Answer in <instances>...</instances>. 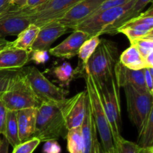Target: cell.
I'll use <instances>...</instances> for the list:
<instances>
[{"label": "cell", "mask_w": 153, "mask_h": 153, "mask_svg": "<svg viewBox=\"0 0 153 153\" xmlns=\"http://www.w3.org/2000/svg\"><path fill=\"white\" fill-rule=\"evenodd\" d=\"M119 61V49L115 42L100 39V42L88 61L85 74L102 85L114 76V68Z\"/></svg>", "instance_id": "cell-1"}, {"label": "cell", "mask_w": 153, "mask_h": 153, "mask_svg": "<svg viewBox=\"0 0 153 153\" xmlns=\"http://www.w3.org/2000/svg\"><path fill=\"white\" fill-rule=\"evenodd\" d=\"M63 104H41L37 108L33 136L38 138L41 142L66 138L68 130L61 111Z\"/></svg>", "instance_id": "cell-2"}, {"label": "cell", "mask_w": 153, "mask_h": 153, "mask_svg": "<svg viewBox=\"0 0 153 153\" xmlns=\"http://www.w3.org/2000/svg\"><path fill=\"white\" fill-rule=\"evenodd\" d=\"M86 82V92L91 106L93 118L97 131L100 138V146L107 153H115L114 144L110 124L102 102L98 87L94 78L85 74L84 76Z\"/></svg>", "instance_id": "cell-3"}, {"label": "cell", "mask_w": 153, "mask_h": 153, "mask_svg": "<svg viewBox=\"0 0 153 153\" xmlns=\"http://www.w3.org/2000/svg\"><path fill=\"white\" fill-rule=\"evenodd\" d=\"M7 110L17 111L25 108H38L41 103L33 92L23 70L16 75L7 89L0 96Z\"/></svg>", "instance_id": "cell-4"}, {"label": "cell", "mask_w": 153, "mask_h": 153, "mask_svg": "<svg viewBox=\"0 0 153 153\" xmlns=\"http://www.w3.org/2000/svg\"><path fill=\"white\" fill-rule=\"evenodd\" d=\"M97 83V82H96ZM102 102L110 124L113 140L121 136V108L120 87L115 76L111 78L102 85L97 84Z\"/></svg>", "instance_id": "cell-5"}, {"label": "cell", "mask_w": 153, "mask_h": 153, "mask_svg": "<svg viewBox=\"0 0 153 153\" xmlns=\"http://www.w3.org/2000/svg\"><path fill=\"white\" fill-rule=\"evenodd\" d=\"M22 70L41 104H60L67 100L66 96L68 92L52 83L36 67L29 66L22 68Z\"/></svg>", "instance_id": "cell-6"}, {"label": "cell", "mask_w": 153, "mask_h": 153, "mask_svg": "<svg viewBox=\"0 0 153 153\" xmlns=\"http://www.w3.org/2000/svg\"><path fill=\"white\" fill-rule=\"evenodd\" d=\"M123 88L125 91L128 117L139 133L153 109V95L147 90L131 85L125 86Z\"/></svg>", "instance_id": "cell-7"}, {"label": "cell", "mask_w": 153, "mask_h": 153, "mask_svg": "<svg viewBox=\"0 0 153 153\" xmlns=\"http://www.w3.org/2000/svg\"><path fill=\"white\" fill-rule=\"evenodd\" d=\"M81 1L82 0H49L34 8H19L22 13L29 18L31 23L40 28L46 24L58 20Z\"/></svg>", "instance_id": "cell-8"}, {"label": "cell", "mask_w": 153, "mask_h": 153, "mask_svg": "<svg viewBox=\"0 0 153 153\" xmlns=\"http://www.w3.org/2000/svg\"><path fill=\"white\" fill-rule=\"evenodd\" d=\"M134 1L135 0H131L123 5L111 8L94 13L73 30H80L89 34L91 37L100 36L105 28L114 23L132 6Z\"/></svg>", "instance_id": "cell-9"}, {"label": "cell", "mask_w": 153, "mask_h": 153, "mask_svg": "<svg viewBox=\"0 0 153 153\" xmlns=\"http://www.w3.org/2000/svg\"><path fill=\"white\" fill-rule=\"evenodd\" d=\"M117 33H123L129 40L153 36L152 5L147 10L142 12L120 27Z\"/></svg>", "instance_id": "cell-10"}, {"label": "cell", "mask_w": 153, "mask_h": 153, "mask_svg": "<svg viewBox=\"0 0 153 153\" xmlns=\"http://www.w3.org/2000/svg\"><path fill=\"white\" fill-rule=\"evenodd\" d=\"M87 92L82 91L64 102L61 106L63 116L67 130L82 125L87 105Z\"/></svg>", "instance_id": "cell-11"}, {"label": "cell", "mask_w": 153, "mask_h": 153, "mask_svg": "<svg viewBox=\"0 0 153 153\" xmlns=\"http://www.w3.org/2000/svg\"><path fill=\"white\" fill-rule=\"evenodd\" d=\"M105 0H82L67 12L58 22L73 30L92 16Z\"/></svg>", "instance_id": "cell-12"}, {"label": "cell", "mask_w": 153, "mask_h": 153, "mask_svg": "<svg viewBox=\"0 0 153 153\" xmlns=\"http://www.w3.org/2000/svg\"><path fill=\"white\" fill-rule=\"evenodd\" d=\"M30 24L29 18L22 13L20 8L13 6L7 11L0 14V38L17 36Z\"/></svg>", "instance_id": "cell-13"}, {"label": "cell", "mask_w": 153, "mask_h": 153, "mask_svg": "<svg viewBox=\"0 0 153 153\" xmlns=\"http://www.w3.org/2000/svg\"><path fill=\"white\" fill-rule=\"evenodd\" d=\"M71 30L60 23L58 21H53L40 27V31L30 48L29 52L34 50H49L52 44L61 36Z\"/></svg>", "instance_id": "cell-14"}, {"label": "cell", "mask_w": 153, "mask_h": 153, "mask_svg": "<svg viewBox=\"0 0 153 153\" xmlns=\"http://www.w3.org/2000/svg\"><path fill=\"white\" fill-rule=\"evenodd\" d=\"M90 38L91 36L88 33L80 30H73V32L65 40L55 47L50 48L48 52L54 56L71 58L78 55L82 45Z\"/></svg>", "instance_id": "cell-15"}, {"label": "cell", "mask_w": 153, "mask_h": 153, "mask_svg": "<svg viewBox=\"0 0 153 153\" xmlns=\"http://www.w3.org/2000/svg\"><path fill=\"white\" fill-rule=\"evenodd\" d=\"M114 76L120 88L131 85L138 88L146 90L143 69L131 70L123 65L118 61L114 68Z\"/></svg>", "instance_id": "cell-16"}, {"label": "cell", "mask_w": 153, "mask_h": 153, "mask_svg": "<svg viewBox=\"0 0 153 153\" xmlns=\"http://www.w3.org/2000/svg\"><path fill=\"white\" fill-rule=\"evenodd\" d=\"M29 57V51L9 46L0 52V69L22 68Z\"/></svg>", "instance_id": "cell-17"}, {"label": "cell", "mask_w": 153, "mask_h": 153, "mask_svg": "<svg viewBox=\"0 0 153 153\" xmlns=\"http://www.w3.org/2000/svg\"><path fill=\"white\" fill-rule=\"evenodd\" d=\"M37 108H25L16 111L19 138L24 142L33 137L35 130Z\"/></svg>", "instance_id": "cell-18"}, {"label": "cell", "mask_w": 153, "mask_h": 153, "mask_svg": "<svg viewBox=\"0 0 153 153\" xmlns=\"http://www.w3.org/2000/svg\"><path fill=\"white\" fill-rule=\"evenodd\" d=\"M152 0H135L132 6L124 14H123L120 19L104 30L102 34H108L114 35L117 34V30L120 27L122 26L130 20L138 16L140 13H142V10L145 8V7L149 3L152 2Z\"/></svg>", "instance_id": "cell-19"}, {"label": "cell", "mask_w": 153, "mask_h": 153, "mask_svg": "<svg viewBox=\"0 0 153 153\" xmlns=\"http://www.w3.org/2000/svg\"><path fill=\"white\" fill-rule=\"evenodd\" d=\"M81 127H82V139H83L84 153H91L93 145V140H94V133L96 129V126L88 99L87 100L85 118H84L83 122H82Z\"/></svg>", "instance_id": "cell-20"}, {"label": "cell", "mask_w": 153, "mask_h": 153, "mask_svg": "<svg viewBox=\"0 0 153 153\" xmlns=\"http://www.w3.org/2000/svg\"><path fill=\"white\" fill-rule=\"evenodd\" d=\"M100 42V36H93L84 42L77 55L79 56V66L77 69L74 70V74L76 73L85 72L88 61L96 50Z\"/></svg>", "instance_id": "cell-21"}, {"label": "cell", "mask_w": 153, "mask_h": 153, "mask_svg": "<svg viewBox=\"0 0 153 153\" xmlns=\"http://www.w3.org/2000/svg\"><path fill=\"white\" fill-rule=\"evenodd\" d=\"M119 62L123 65L131 70H142L148 68L143 57L132 45L121 53Z\"/></svg>", "instance_id": "cell-22"}, {"label": "cell", "mask_w": 153, "mask_h": 153, "mask_svg": "<svg viewBox=\"0 0 153 153\" xmlns=\"http://www.w3.org/2000/svg\"><path fill=\"white\" fill-rule=\"evenodd\" d=\"M1 135L6 138L13 148L21 142L19 138L16 111L7 110L4 130Z\"/></svg>", "instance_id": "cell-23"}, {"label": "cell", "mask_w": 153, "mask_h": 153, "mask_svg": "<svg viewBox=\"0 0 153 153\" xmlns=\"http://www.w3.org/2000/svg\"><path fill=\"white\" fill-rule=\"evenodd\" d=\"M40 28V27L31 23L26 28L18 34L16 40L12 42V46L29 51L30 48L37 38Z\"/></svg>", "instance_id": "cell-24"}, {"label": "cell", "mask_w": 153, "mask_h": 153, "mask_svg": "<svg viewBox=\"0 0 153 153\" xmlns=\"http://www.w3.org/2000/svg\"><path fill=\"white\" fill-rule=\"evenodd\" d=\"M67 150L69 153H84L82 127L69 129L67 134Z\"/></svg>", "instance_id": "cell-25"}, {"label": "cell", "mask_w": 153, "mask_h": 153, "mask_svg": "<svg viewBox=\"0 0 153 153\" xmlns=\"http://www.w3.org/2000/svg\"><path fill=\"white\" fill-rule=\"evenodd\" d=\"M137 144L140 148L153 147V109L149 112L141 130L139 132Z\"/></svg>", "instance_id": "cell-26"}, {"label": "cell", "mask_w": 153, "mask_h": 153, "mask_svg": "<svg viewBox=\"0 0 153 153\" xmlns=\"http://www.w3.org/2000/svg\"><path fill=\"white\" fill-rule=\"evenodd\" d=\"M54 76L62 86H68L74 77V70L69 62L62 63L54 68L52 70Z\"/></svg>", "instance_id": "cell-27"}, {"label": "cell", "mask_w": 153, "mask_h": 153, "mask_svg": "<svg viewBox=\"0 0 153 153\" xmlns=\"http://www.w3.org/2000/svg\"><path fill=\"white\" fill-rule=\"evenodd\" d=\"M129 41L131 45L136 47L143 58L153 52V36L134 39Z\"/></svg>", "instance_id": "cell-28"}, {"label": "cell", "mask_w": 153, "mask_h": 153, "mask_svg": "<svg viewBox=\"0 0 153 153\" xmlns=\"http://www.w3.org/2000/svg\"><path fill=\"white\" fill-rule=\"evenodd\" d=\"M115 153H139L140 147L135 142L127 140L122 136L114 142Z\"/></svg>", "instance_id": "cell-29"}, {"label": "cell", "mask_w": 153, "mask_h": 153, "mask_svg": "<svg viewBox=\"0 0 153 153\" xmlns=\"http://www.w3.org/2000/svg\"><path fill=\"white\" fill-rule=\"evenodd\" d=\"M22 71L20 69H0V96L7 89L13 78Z\"/></svg>", "instance_id": "cell-30"}, {"label": "cell", "mask_w": 153, "mask_h": 153, "mask_svg": "<svg viewBox=\"0 0 153 153\" xmlns=\"http://www.w3.org/2000/svg\"><path fill=\"white\" fill-rule=\"evenodd\" d=\"M40 142L41 141L38 138L33 136L13 147L12 153H33Z\"/></svg>", "instance_id": "cell-31"}, {"label": "cell", "mask_w": 153, "mask_h": 153, "mask_svg": "<svg viewBox=\"0 0 153 153\" xmlns=\"http://www.w3.org/2000/svg\"><path fill=\"white\" fill-rule=\"evenodd\" d=\"M29 60L34 61L36 64H45L49 60V56L48 50H34L30 52Z\"/></svg>", "instance_id": "cell-32"}, {"label": "cell", "mask_w": 153, "mask_h": 153, "mask_svg": "<svg viewBox=\"0 0 153 153\" xmlns=\"http://www.w3.org/2000/svg\"><path fill=\"white\" fill-rule=\"evenodd\" d=\"M43 153H61V147L56 140L45 141L43 147Z\"/></svg>", "instance_id": "cell-33"}, {"label": "cell", "mask_w": 153, "mask_h": 153, "mask_svg": "<svg viewBox=\"0 0 153 153\" xmlns=\"http://www.w3.org/2000/svg\"><path fill=\"white\" fill-rule=\"evenodd\" d=\"M130 1H131V0H105V2H103L102 4L100 6V8L97 9L95 13L102 11V10H105V9L111 8L123 5V4L129 2Z\"/></svg>", "instance_id": "cell-34"}, {"label": "cell", "mask_w": 153, "mask_h": 153, "mask_svg": "<svg viewBox=\"0 0 153 153\" xmlns=\"http://www.w3.org/2000/svg\"><path fill=\"white\" fill-rule=\"evenodd\" d=\"M144 82L146 90L153 95V68H146L143 69Z\"/></svg>", "instance_id": "cell-35"}, {"label": "cell", "mask_w": 153, "mask_h": 153, "mask_svg": "<svg viewBox=\"0 0 153 153\" xmlns=\"http://www.w3.org/2000/svg\"><path fill=\"white\" fill-rule=\"evenodd\" d=\"M7 110L6 107L4 106V104L2 103L0 98V134H1L4 130V122H5V118H6V113H7Z\"/></svg>", "instance_id": "cell-36"}, {"label": "cell", "mask_w": 153, "mask_h": 153, "mask_svg": "<svg viewBox=\"0 0 153 153\" xmlns=\"http://www.w3.org/2000/svg\"><path fill=\"white\" fill-rule=\"evenodd\" d=\"M49 0H26V2L24 7L25 8H34L37 7L43 3L46 2Z\"/></svg>", "instance_id": "cell-37"}, {"label": "cell", "mask_w": 153, "mask_h": 153, "mask_svg": "<svg viewBox=\"0 0 153 153\" xmlns=\"http://www.w3.org/2000/svg\"><path fill=\"white\" fill-rule=\"evenodd\" d=\"M1 135V134H0V153H8L10 144L6 138Z\"/></svg>", "instance_id": "cell-38"}, {"label": "cell", "mask_w": 153, "mask_h": 153, "mask_svg": "<svg viewBox=\"0 0 153 153\" xmlns=\"http://www.w3.org/2000/svg\"><path fill=\"white\" fill-rule=\"evenodd\" d=\"M91 153H100V141L97 137V128L95 129L94 133V140H93V145Z\"/></svg>", "instance_id": "cell-39"}, {"label": "cell", "mask_w": 153, "mask_h": 153, "mask_svg": "<svg viewBox=\"0 0 153 153\" xmlns=\"http://www.w3.org/2000/svg\"><path fill=\"white\" fill-rule=\"evenodd\" d=\"M13 5L8 0H0V14L7 11L10 8H11Z\"/></svg>", "instance_id": "cell-40"}, {"label": "cell", "mask_w": 153, "mask_h": 153, "mask_svg": "<svg viewBox=\"0 0 153 153\" xmlns=\"http://www.w3.org/2000/svg\"><path fill=\"white\" fill-rule=\"evenodd\" d=\"M12 46V42L8 41L5 38H0V52L5 50L6 48Z\"/></svg>", "instance_id": "cell-41"}, {"label": "cell", "mask_w": 153, "mask_h": 153, "mask_svg": "<svg viewBox=\"0 0 153 153\" xmlns=\"http://www.w3.org/2000/svg\"><path fill=\"white\" fill-rule=\"evenodd\" d=\"M11 4H13V5L18 6V7H24L26 2V0H8Z\"/></svg>", "instance_id": "cell-42"}, {"label": "cell", "mask_w": 153, "mask_h": 153, "mask_svg": "<svg viewBox=\"0 0 153 153\" xmlns=\"http://www.w3.org/2000/svg\"><path fill=\"white\" fill-rule=\"evenodd\" d=\"M139 153H153V147H149V148H141Z\"/></svg>", "instance_id": "cell-43"}, {"label": "cell", "mask_w": 153, "mask_h": 153, "mask_svg": "<svg viewBox=\"0 0 153 153\" xmlns=\"http://www.w3.org/2000/svg\"><path fill=\"white\" fill-rule=\"evenodd\" d=\"M100 153H107L106 152L104 151V149H103L102 148V146H100Z\"/></svg>", "instance_id": "cell-44"}]
</instances>
